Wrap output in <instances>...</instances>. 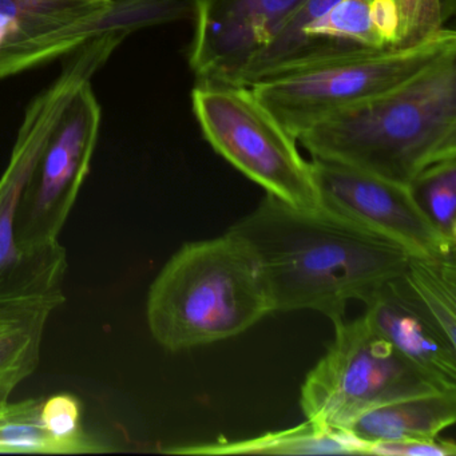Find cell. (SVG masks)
<instances>
[{"label": "cell", "mask_w": 456, "mask_h": 456, "mask_svg": "<svg viewBox=\"0 0 456 456\" xmlns=\"http://www.w3.org/2000/svg\"><path fill=\"white\" fill-rule=\"evenodd\" d=\"M0 410H2V408H0Z\"/></svg>", "instance_id": "obj_22"}, {"label": "cell", "mask_w": 456, "mask_h": 456, "mask_svg": "<svg viewBox=\"0 0 456 456\" xmlns=\"http://www.w3.org/2000/svg\"><path fill=\"white\" fill-rule=\"evenodd\" d=\"M408 186L440 236L456 244V157L429 165Z\"/></svg>", "instance_id": "obj_17"}, {"label": "cell", "mask_w": 456, "mask_h": 456, "mask_svg": "<svg viewBox=\"0 0 456 456\" xmlns=\"http://www.w3.org/2000/svg\"><path fill=\"white\" fill-rule=\"evenodd\" d=\"M456 420V389H440L379 405L357 416L346 434L365 447L437 437Z\"/></svg>", "instance_id": "obj_13"}, {"label": "cell", "mask_w": 456, "mask_h": 456, "mask_svg": "<svg viewBox=\"0 0 456 456\" xmlns=\"http://www.w3.org/2000/svg\"><path fill=\"white\" fill-rule=\"evenodd\" d=\"M271 314L252 253L229 232L183 245L151 285L146 303L149 330L169 352L236 338Z\"/></svg>", "instance_id": "obj_3"}, {"label": "cell", "mask_w": 456, "mask_h": 456, "mask_svg": "<svg viewBox=\"0 0 456 456\" xmlns=\"http://www.w3.org/2000/svg\"><path fill=\"white\" fill-rule=\"evenodd\" d=\"M111 53L113 46L105 39L79 47L57 81L37 95L26 110L9 165L0 177V305L66 300L62 290L68 271L65 248L60 242L38 250L20 247L15 236V217L23 189L58 117L79 84L92 78Z\"/></svg>", "instance_id": "obj_4"}, {"label": "cell", "mask_w": 456, "mask_h": 456, "mask_svg": "<svg viewBox=\"0 0 456 456\" xmlns=\"http://www.w3.org/2000/svg\"><path fill=\"white\" fill-rule=\"evenodd\" d=\"M252 253L273 312L314 311L333 325L349 301L370 300L404 271L410 253L324 208H296L266 193L229 228Z\"/></svg>", "instance_id": "obj_1"}, {"label": "cell", "mask_w": 456, "mask_h": 456, "mask_svg": "<svg viewBox=\"0 0 456 456\" xmlns=\"http://www.w3.org/2000/svg\"><path fill=\"white\" fill-rule=\"evenodd\" d=\"M191 108L202 135L245 177L296 208H319L311 161L249 86L197 82Z\"/></svg>", "instance_id": "obj_8"}, {"label": "cell", "mask_w": 456, "mask_h": 456, "mask_svg": "<svg viewBox=\"0 0 456 456\" xmlns=\"http://www.w3.org/2000/svg\"><path fill=\"white\" fill-rule=\"evenodd\" d=\"M42 419L62 453L105 452L108 447L87 434L82 423L81 402L73 395L45 397Z\"/></svg>", "instance_id": "obj_19"}, {"label": "cell", "mask_w": 456, "mask_h": 456, "mask_svg": "<svg viewBox=\"0 0 456 456\" xmlns=\"http://www.w3.org/2000/svg\"><path fill=\"white\" fill-rule=\"evenodd\" d=\"M396 282L411 304L456 344V253L410 255Z\"/></svg>", "instance_id": "obj_16"}, {"label": "cell", "mask_w": 456, "mask_h": 456, "mask_svg": "<svg viewBox=\"0 0 456 456\" xmlns=\"http://www.w3.org/2000/svg\"><path fill=\"white\" fill-rule=\"evenodd\" d=\"M370 18L383 46L386 49L399 47L400 12L396 0H370Z\"/></svg>", "instance_id": "obj_21"}, {"label": "cell", "mask_w": 456, "mask_h": 456, "mask_svg": "<svg viewBox=\"0 0 456 456\" xmlns=\"http://www.w3.org/2000/svg\"><path fill=\"white\" fill-rule=\"evenodd\" d=\"M364 455L379 456H455L452 440L410 439L399 442H380L365 447Z\"/></svg>", "instance_id": "obj_20"}, {"label": "cell", "mask_w": 456, "mask_h": 456, "mask_svg": "<svg viewBox=\"0 0 456 456\" xmlns=\"http://www.w3.org/2000/svg\"><path fill=\"white\" fill-rule=\"evenodd\" d=\"M319 207L402 247L410 255L445 256L456 244L419 209L410 186L325 159H312Z\"/></svg>", "instance_id": "obj_10"}, {"label": "cell", "mask_w": 456, "mask_h": 456, "mask_svg": "<svg viewBox=\"0 0 456 456\" xmlns=\"http://www.w3.org/2000/svg\"><path fill=\"white\" fill-rule=\"evenodd\" d=\"M44 400L9 402L0 410V453H62L45 427Z\"/></svg>", "instance_id": "obj_18"}, {"label": "cell", "mask_w": 456, "mask_h": 456, "mask_svg": "<svg viewBox=\"0 0 456 456\" xmlns=\"http://www.w3.org/2000/svg\"><path fill=\"white\" fill-rule=\"evenodd\" d=\"M364 304L362 316L376 333L423 372L456 388V344L411 304L396 279L379 288Z\"/></svg>", "instance_id": "obj_12"}, {"label": "cell", "mask_w": 456, "mask_h": 456, "mask_svg": "<svg viewBox=\"0 0 456 456\" xmlns=\"http://www.w3.org/2000/svg\"><path fill=\"white\" fill-rule=\"evenodd\" d=\"M333 327L335 338L301 386V411L320 428L346 432L357 416L379 405L456 389L405 359L364 316Z\"/></svg>", "instance_id": "obj_6"}, {"label": "cell", "mask_w": 456, "mask_h": 456, "mask_svg": "<svg viewBox=\"0 0 456 456\" xmlns=\"http://www.w3.org/2000/svg\"><path fill=\"white\" fill-rule=\"evenodd\" d=\"M165 452L185 455H362V445L346 432L320 428L316 424L305 420L298 426L268 432L257 437L236 442L220 440L210 444L183 445L170 448Z\"/></svg>", "instance_id": "obj_15"}, {"label": "cell", "mask_w": 456, "mask_h": 456, "mask_svg": "<svg viewBox=\"0 0 456 456\" xmlns=\"http://www.w3.org/2000/svg\"><path fill=\"white\" fill-rule=\"evenodd\" d=\"M63 303L52 298L0 305V408L36 372L50 314Z\"/></svg>", "instance_id": "obj_14"}, {"label": "cell", "mask_w": 456, "mask_h": 456, "mask_svg": "<svg viewBox=\"0 0 456 456\" xmlns=\"http://www.w3.org/2000/svg\"><path fill=\"white\" fill-rule=\"evenodd\" d=\"M455 50V31L443 28L413 46L343 53L292 66L249 87L297 141L320 119L404 84Z\"/></svg>", "instance_id": "obj_5"}, {"label": "cell", "mask_w": 456, "mask_h": 456, "mask_svg": "<svg viewBox=\"0 0 456 456\" xmlns=\"http://www.w3.org/2000/svg\"><path fill=\"white\" fill-rule=\"evenodd\" d=\"M101 126V106L90 79L79 84L53 126L18 204L15 236L28 250L58 237L90 172Z\"/></svg>", "instance_id": "obj_9"}, {"label": "cell", "mask_w": 456, "mask_h": 456, "mask_svg": "<svg viewBox=\"0 0 456 456\" xmlns=\"http://www.w3.org/2000/svg\"><path fill=\"white\" fill-rule=\"evenodd\" d=\"M188 60L197 82L236 85L250 58L304 0H191Z\"/></svg>", "instance_id": "obj_11"}, {"label": "cell", "mask_w": 456, "mask_h": 456, "mask_svg": "<svg viewBox=\"0 0 456 456\" xmlns=\"http://www.w3.org/2000/svg\"><path fill=\"white\" fill-rule=\"evenodd\" d=\"M312 159L410 185L456 157V50L404 84L346 106L298 135Z\"/></svg>", "instance_id": "obj_2"}, {"label": "cell", "mask_w": 456, "mask_h": 456, "mask_svg": "<svg viewBox=\"0 0 456 456\" xmlns=\"http://www.w3.org/2000/svg\"><path fill=\"white\" fill-rule=\"evenodd\" d=\"M189 0H0V79L110 33L191 20Z\"/></svg>", "instance_id": "obj_7"}]
</instances>
